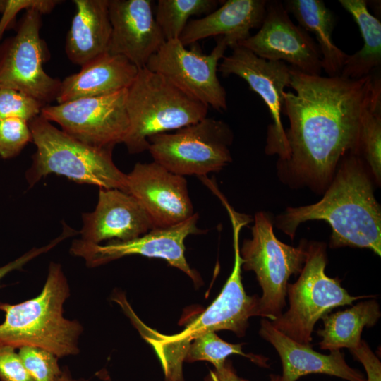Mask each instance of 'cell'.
Listing matches in <instances>:
<instances>
[{
	"label": "cell",
	"mask_w": 381,
	"mask_h": 381,
	"mask_svg": "<svg viewBox=\"0 0 381 381\" xmlns=\"http://www.w3.org/2000/svg\"><path fill=\"white\" fill-rule=\"evenodd\" d=\"M289 67V87L295 93L284 94L282 114L289 127L286 155L278 160L277 170L289 185L325 192L341 158L349 152L360 155L362 121L381 99L380 78L311 75Z\"/></svg>",
	"instance_id": "6da1fadb"
},
{
	"label": "cell",
	"mask_w": 381,
	"mask_h": 381,
	"mask_svg": "<svg viewBox=\"0 0 381 381\" xmlns=\"http://www.w3.org/2000/svg\"><path fill=\"white\" fill-rule=\"evenodd\" d=\"M369 172L359 154L347 153L322 198L312 205L287 207L276 218V226L294 238L303 222L324 220L332 229L331 248H367L380 256L381 211Z\"/></svg>",
	"instance_id": "7a4b0ae2"
},
{
	"label": "cell",
	"mask_w": 381,
	"mask_h": 381,
	"mask_svg": "<svg viewBox=\"0 0 381 381\" xmlns=\"http://www.w3.org/2000/svg\"><path fill=\"white\" fill-rule=\"evenodd\" d=\"M234 262L232 272L219 295L186 328L173 335L162 334L145 325L134 313L126 296L116 294L112 298L123 309L145 340L155 351L167 381H183V362L189 346L196 338L208 332L227 329L241 337L248 320L258 316L259 298L246 294L241 277L243 260L240 255V222L232 223Z\"/></svg>",
	"instance_id": "3957f363"
},
{
	"label": "cell",
	"mask_w": 381,
	"mask_h": 381,
	"mask_svg": "<svg viewBox=\"0 0 381 381\" xmlns=\"http://www.w3.org/2000/svg\"><path fill=\"white\" fill-rule=\"evenodd\" d=\"M70 296L67 279L59 263L51 262L40 294L17 304L0 303L5 320L0 324V344L15 349L25 346L46 349L59 357L79 352L83 327L63 315Z\"/></svg>",
	"instance_id": "277c9868"
},
{
	"label": "cell",
	"mask_w": 381,
	"mask_h": 381,
	"mask_svg": "<svg viewBox=\"0 0 381 381\" xmlns=\"http://www.w3.org/2000/svg\"><path fill=\"white\" fill-rule=\"evenodd\" d=\"M36 150L25 173L32 187L51 174L78 183L126 192V174L114 164L112 150L85 144L52 125L42 115L29 123Z\"/></svg>",
	"instance_id": "5b68a950"
},
{
	"label": "cell",
	"mask_w": 381,
	"mask_h": 381,
	"mask_svg": "<svg viewBox=\"0 0 381 381\" xmlns=\"http://www.w3.org/2000/svg\"><path fill=\"white\" fill-rule=\"evenodd\" d=\"M208 109L163 75L140 68L127 89L129 130L123 143L131 154L148 150L149 137L195 123Z\"/></svg>",
	"instance_id": "8992f818"
},
{
	"label": "cell",
	"mask_w": 381,
	"mask_h": 381,
	"mask_svg": "<svg viewBox=\"0 0 381 381\" xmlns=\"http://www.w3.org/2000/svg\"><path fill=\"white\" fill-rule=\"evenodd\" d=\"M326 248L322 242L308 243L299 277L295 283L287 284L289 309L270 320L276 329L300 344H310L315 323L332 309L365 297L350 295L338 279L325 274Z\"/></svg>",
	"instance_id": "52a82bcc"
},
{
	"label": "cell",
	"mask_w": 381,
	"mask_h": 381,
	"mask_svg": "<svg viewBox=\"0 0 381 381\" xmlns=\"http://www.w3.org/2000/svg\"><path fill=\"white\" fill-rule=\"evenodd\" d=\"M251 238L245 239L240 255L242 267L253 271L262 290L259 298L258 316L272 320L286 306L288 280L299 274L307 255L308 242L291 246L274 235L270 217L263 212L255 214Z\"/></svg>",
	"instance_id": "ba28073f"
},
{
	"label": "cell",
	"mask_w": 381,
	"mask_h": 381,
	"mask_svg": "<svg viewBox=\"0 0 381 381\" xmlns=\"http://www.w3.org/2000/svg\"><path fill=\"white\" fill-rule=\"evenodd\" d=\"M234 134L227 123L207 117L180 129L148 138L155 162L180 175L206 176L231 162Z\"/></svg>",
	"instance_id": "9c48e42d"
},
{
	"label": "cell",
	"mask_w": 381,
	"mask_h": 381,
	"mask_svg": "<svg viewBox=\"0 0 381 381\" xmlns=\"http://www.w3.org/2000/svg\"><path fill=\"white\" fill-rule=\"evenodd\" d=\"M42 16L26 10L16 34L1 42L0 88L20 91L47 106L56 100L61 80L43 68L47 52L40 37Z\"/></svg>",
	"instance_id": "30bf717a"
},
{
	"label": "cell",
	"mask_w": 381,
	"mask_h": 381,
	"mask_svg": "<svg viewBox=\"0 0 381 381\" xmlns=\"http://www.w3.org/2000/svg\"><path fill=\"white\" fill-rule=\"evenodd\" d=\"M228 44L217 37L210 54L197 43L186 48L179 40L165 41L150 59L146 68L159 73L188 95L218 111L227 110L226 92L217 72Z\"/></svg>",
	"instance_id": "8fae6325"
},
{
	"label": "cell",
	"mask_w": 381,
	"mask_h": 381,
	"mask_svg": "<svg viewBox=\"0 0 381 381\" xmlns=\"http://www.w3.org/2000/svg\"><path fill=\"white\" fill-rule=\"evenodd\" d=\"M126 95L127 90H123L49 104L42 108L40 115L85 144L113 150L116 145L123 143L129 130Z\"/></svg>",
	"instance_id": "7c38bea8"
},
{
	"label": "cell",
	"mask_w": 381,
	"mask_h": 381,
	"mask_svg": "<svg viewBox=\"0 0 381 381\" xmlns=\"http://www.w3.org/2000/svg\"><path fill=\"white\" fill-rule=\"evenodd\" d=\"M198 219V214L195 213L179 224L165 228H155L138 238L125 241L112 240L104 245L76 239L72 242L70 252L82 258L90 267L131 255L160 258L186 273L195 284H198L200 277L189 266L185 256L184 245L189 235L203 232L197 226Z\"/></svg>",
	"instance_id": "4fadbf2b"
},
{
	"label": "cell",
	"mask_w": 381,
	"mask_h": 381,
	"mask_svg": "<svg viewBox=\"0 0 381 381\" xmlns=\"http://www.w3.org/2000/svg\"><path fill=\"white\" fill-rule=\"evenodd\" d=\"M230 55L224 56L218 66L223 77L231 75L244 80L249 89L257 93L266 104L272 120L268 126L265 152L285 158L286 140L281 116L284 88L289 87L290 67L283 61H267L247 48L237 45Z\"/></svg>",
	"instance_id": "5bb4252c"
},
{
	"label": "cell",
	"mask_w": 381,
	"mask_h": 381,
	"mask_svg": "<svg viewBox=\"0 0 381 381\" xmlns=\"http://www.w3.org/2000/svg\"><path fill=\"white\" fill-rule=\"evenodd\" d=\"M267 61H283L301 73L320 75L322 56L315 40L291 20L284 4L267 1L265 15L257 33L240 43Z\"/></svg>",
	"instance_id": "9a60e30c"
},
{
	"label": "cell",
	"mask_w": 381,
	"mask_h": 381,
	"mask_svg": "<svg viewBox=\"0 0 381 381\" xmlns=\"http://www.w3.org/2000/svg\"><path fill=\"white\" fill-rule=\"evenodd\" d=\"M126 192L140 203L155 228L179 224L195 213L185 177L155 161L135 164L126 174Z\"/></svg>",
	"instance_id": "2e32d148"
},
{
	"label": "cell",
	"mask_w": 381,
	"mask_h": 381,
	"mask_svg": "<svg viewBox=\"0 0 381 381\" xmlns=\"http://www.w3.org/2000/svg\"><path fill=\"white\" fill-rule=\"evenodd\" d=\"M151 0H109L111 32L108 51L126 57L138 69L161 48L165 38Z\"/></svg>",
	"instance_id": "e0dca14e"
},
{
	"label": "cell",
	"mask_w": 381,
	"mask_h": 381,
	"mask_svg": "<svg viewBox=\"0 0 381 381\" xmlns=\"http://www.w3.org/2000/svg\"><path fill=\"white\" fill-rule=\"evenodd\" d=\"M82 222L80 239L95 244L104 241H129L155 228L137 199L116 188H99L95 210L83 213Z\"/></svg>",
	"instance_id": "ac0fdd59"
},
{
	"label": "cell",
	"mask_w": 381,
	"mask_h": 381,
	"mask_svg": "<svg viewBox=\"0 0 381 381\" xmlns=\"http://www.w3.org/2000/svg\"><path fill=\"white\" fill-rule=\"evenodd\" d=\"M259 334L278 353L282 365L281 381H296L308 374H325L348 381H366L364 375L351 368L339 351L329 355L318 353L310 344H300L277 329L266 318L262 320Z\"/></svg>",
	"instance_id": "d6986e66"
},
{
	"label": "cell",
	"mask_w": 381,
	"mask_h": 381,
	"mask_svg": "<svg viewBox=\"0 0 381 381\" xmlns=\"http://www.w3.org/2000/svg\"><path fill=\"white\" fill-rule=\"evenodd\" d=\"M212 12L190 20L179 40L185 45L210 37H223L231 49L248 39L250 30L260 28L265 11V0H227Z\"/></svg>",
	"instance_id": "ffe728a7"
},
{
	"label": "cell",
	"mask_w": 381,
	"mask_h": 381,
	"mask_svg": "<svg viewBox=\"0 0 381 381\" xmlns=\"http://www.w3.org/2000/svg\"><path fill=\"white\" fill-rule=\"evenodd\" d=\"M138 68L126 57L106 52L90 61L61 81L58 104L104 96L127 90Z\"/></svg>",
	"instance_id": "44dd1931"
},
{
	"label": "cell",
	"mask_w": 381,
	"mask_h": 381,
	"mask_svg": "<svg viewBox=\"0 0 381 381\" xmlns=\"http://www.w3.org/2000/svg\"><path fill=\"white\" fill-rule=\"evenodd\" d=\"M75 13L65 42V52L83 66L108 51L111 25L109 0H73Z\"/></svg>",
	"instance_id": "7402d4cb"
},
{
	"label": "cell",
	"mask_w": 381,
	"mask_h": 381,
	"mask_svg": "<svg viewBox=\"0 0 381 381\" xmlns=\"http://www.w3.org/2000/svg\"><path fill=\"white\" fill-rule=\"evenodd\" d=\"M284 6L301 27L315 35L322 56V69L327 76L341 75L349 54L338 48L332 40L336 24L333 12L322 0H287Z\"/></svg>",
	"instance_id": "603a6c76"
},
{
	"label": "cell",
	"mask_w": 381,
	"mask_h": 381,
	"mask_svg": "<svg viewBox=\"0 0 381 381\" xmlns=\"http://www.w3.org/2000/svg\"><path fill=\"white\" fill-rule=\"evenodd\" d=\"M381 313L375 299L360 302L343 311L327 314L322 319L324 328L317 333L322 337L320 349L329 351L347 348L352 350L361 342L364 327H373Z\"/></svg>",
	"instance_id": "cb8c5ba5"
},
{
	"label": "cell",
	"mask_w": 381,
	"mask_h": 381,
	"mask_svg": "<svg viewBox=\"0 0 381 381\" xmlns=\"http://www.w3.org/2000/svg\"><path fill=\"white\" fill-rule=\"evenodd\" d=\"M358 25L363 40V47L348 56L341 75L358 80L372 75L381 64V23L371 14L365 0H339Z\"/></svg>",
	"instance_id": "d4e9b609"
},
{
	"label": "cell",
	"mask_w": 381,
	"mask_h": 381,
	"mask_svg": "<svg viewBox=\"0 0 381 381\" xmlns=\"http://www.w3.org/2000/svg\"><path fill=\"white\" fill-rule=\"evenodd\" d=\"M217 0H158L155 17L166 41L179 40L192 16L207 15L217 8Z\"/></svg>",
	"instance_id": "484cf974"
},
{
	"label": "cell",
	"mask_w": 381,
	"mask_h": 381,
	"mask_svg": "<svg viewBox=\"0 0 381 381\" xmlns=\"http://www.w3.org/2000/svg\"><path fill=\"white\" fill-rule=\"evenodd\" d=\"M231 354L247 357L263 367L268 366L266 358L246 354L242 351V344L226 342L213 332L202 334L193 340L188 347L184 361H209L214 365L216 370H219L224 365L226 358Z\"/></svg>",
	"instance_id": "4316f807"
},
{
	"label": "cell",
	"mask_w": 381,
	"mask_h": 381,
	"mask_svg": "<svg viewBox=\"0 0 381 381\" xmlns=\"http://www.w3.org/2000/svg\"><path fill=\"white\" fill-rule=\"evenodd\" d=\"M360 155L377 184L381 180V99L365 113L361 129Z\"/></svg>",
	"instance_id": "83f0119b"
},
{
	"label": "cell",
	"mask_w": 381,
	"mask_h": 381,
	"mask_svg": "<svg viewBox=\"0 0 381 381\" xmlns=\"http://www.w3.org/2000/svg\"><path fill=\"white\" fill-rule=\"evenodd\" d=\"M19 356L32 381H59L62 372L58 357L52 352L35 346H22Z\"/></svg>",
	"instance_id": "f1b7e54d"
},
{
	"label": "cell",
	"mask_w": 381,
	"mask_h": 381,
	"mask_svg": "<svg viewBox=\"0 0 381 381\" xmlns=\"http://www.w3.org/2000/svg\"><path fill=\"white\" fill-rule=\"evenodd\" d=\"M45 107L34 97L10 88H0V121L17 118L28 123Z\"/></svg>",
	"instance_id": "f546056e"
},
{
	"label": "cell",
	"mask_w": 381,
	"mask_h": 381,
	"mask_svg": "<svg viewBox=\"0 0 381 381\" xmlns=\"http://www.w3.org/2000/svg\"><path fill=\"white\" fill-rule=\"evenodd\" d=\"M32 142L29 123L17 118L0 121V157L11 159L18 156Z\"/></svg>",
	"instance_id": "4dcf8cb0"
},
{
	"label": "cell",
	"mask_w": 381,
	"mask_h": 381,
	"mask_svg": "<svg viewBox=\"0 0 381 381\" xmlns=\"http://www.w3.org/2000/svg\"><path fill=\"white\" fill-rule=\"evenodd\" d=\"M61 1L58 0H6V5L0 19V43L4 33L9 28L21 10L33 8L41 14H48Z\"/></svg>",
	"instance_id": "1f68e13d"
},
{
	"label": "cell",
	"mask_w": 381,
	"mask_h": 381,
	"mask_svg": "<svg viewBox=\"0 0 381 381\" xmlns=\"http://www.w3.org/2000/svg\"><path fill=\"white\" fill-rule=\"evenodd\" d=\"M1 381H32L15 348L0 344Z\"/></svg>",
	"instance_id": "d6a6232c"
},
{
	"label": "cell",
	"mask_w": 381,
	"mask_h": 381,
	"mask_svg": "<svg viewBox=\"0 0 381 381\" xmlns=\"http://www.w3.org/2000/svg\"><path fill=\"white\" fill-rule=\"evenodd\" d=\"M77 234L78 232L76 230L71 228L66 224L64 223L61 234L48 244L40 248H33L16 260L0 267V281L9 272L13 270H20L30 260L43 253L48 252L64 240L75 236Z\"/></svg>",
	"instance_id": "836d02e7"
},
{
	"label": "cell",
	"mask_w": 381,
	"mask_h": 381,
	"mask_svg": "<svg viewBox=\"0 0 381 381\" xmlns=\"http://www.w3.org/2000/svg\"><path fill=\"white\" fill-rule=\"evenodd\" d=\"M350 352L363 365L367 373L366 381H381V363L365 341L361 340Z\"/></svg>",
	"instance_id": "e575fe53"
},
{
	"label": "cell",
	"mask_w": 381,
	"mask_h": 381,
	"mask_svg": "<svg viewBox=\"0 0 381 381\" xmlns=\"http://www.w3.org/2000/svg\"><path fill=\"white\" fill-rule=\"evenodd\" d=\"M205 381H246L236 374L231 363L226 361L224 365L219 370L210 371ZM270 381H281L279 375H271Z\"/></svg>",
	"instance_id": "d590c367"
},
{
	"label": "cell",
	"mask_w": 381,
	"mask_h": 381,
	"mask_svg": "<svg viewBox=\"0 0 381 381\" xmlns=\"http://www.w3.org/2000/svg\"><path fill=\"white\" fill-rule=\"evenodd\" d=\"M6 5V0H0V12L2 13Z\"/></svg>",
	"instance_id": "8d00e7d4"
}]
</instances>
